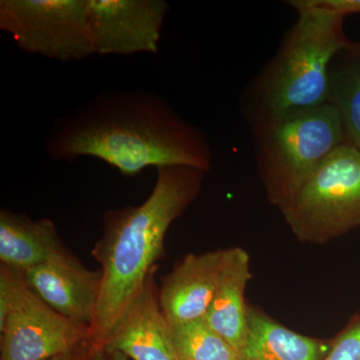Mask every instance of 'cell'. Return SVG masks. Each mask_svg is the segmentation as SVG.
Segmentation results:
<instances>
[{
	"label": "cell",
	"instance_id": "9a60e30c",
	"mask_svg": "<svg viewBox=\"0 0 360 360\" xmlns=\"http://www.w3.org/2000/svg\"><path fill=\"white\" fill-rule=\"evenodd\" d=\"M326 103L340 113L347 143L360 150V42L350 41L331 60Z\"/></svg>",
	"mask_w": 360,
	"mask_h": 360
},
{
	"label": "cell",
	"instance_id": "277c9868",
	"mask_svg": "<svg viewBox=\"0 0 360 360\" xmlns=\"http://www.w3.org/2000/svg\"><path fill=\"white\" fill-rule=\"evenodd\" d=\"M250 127L267 198L278 207L347 143L340 113L328 103L269 116Z\"/></svg>",
	"mask_w": 360,
	"mask_h": 360
},
{
	"label": "cell",
	"instance_id": "ba28073f",
	"mask_svg": "<svg viewBox=\"0 0 360 360\" xmlns=\"http://www.w3.org/2000/svg\"><path fill=\"white\" fill-rule=\"evenodd\" d=\"M94 54L158 53L165 0H87Z\"/></svg>",
	"mask_w": 360,
	"mask_h": 360
},
{
	"label": "cell",
	"instance_id": "7a4b0ae2",
	"mask_svg": "<svg viewBox=\"0 0 360 360\" xmlns=\"http://www.w3.org/2000/svg\"><path fill=\"white\" fill-rule=\"evenodd\" d=\"M205 172L191 167L158 168L150 195L141 205L110 210L91 251L101 271V291L89 345L103 347L116 323L139 297L165 255V236L198 198Z\"/></svg>",
	"mask_w": 360,
	"mask_h": 360
},
{
	"label": "cell",
	"instance_id": "30bf717a",
	"mask_svg": "<svg viewBox=\"0 0 360 360\" xmlns=\"http://www.w3.org/2000/svg\"><path fill=\"white\" fill-rule=\"evenodd\" d=\"M226 250L191 253L162 279L160 304L169 326L203 319L212 304Z\"/></svg>",
	"mask_w": 360,
	"mask_h": 360
},
{
	"label": "cell",
	"instance_id": "5b68a950",
	"mask_svg": "<svg viewBox=\"0 0 360 360\" xmlns=\"http://www.w3.org/2000/svg\"><path fill=\"white\" fill-rule=\"evenodd\" d=\"M279 208L307 243H326L360 226V150L341 146Z\"/></svg>",
	"mask_w": 360,
	"mask_h": 360
},
{
	"label": "cell",
	"instance_id": "e0dca14e",
	"mask_svg": "<svg viewBox=\"0 0 360 360\" xmlns=\"http://www.w3.org/2000/svg\"><path fill=\"white\" fill-rule=\"evenodd\" d=\"M322 360H360V316L352 321Z\"/></svg>",
	"mask_w": 360,
	"mask_h": 360
},
{
	"label": "cell",
	"instance_id": "3957f363",
	"mask_svg": "<svg viewBox=\"0 0 360 360\" xmlns=\"http://www.w3.org/2000/svg\"><path fill=\"white\" fill-rule=\"evenodd\" d=\"M297 20L284 35L271 60L248 85L241 110L248 123L288 111L326 103L328 68L350 44L345 16L288 0Z\"/></svg>",
	"mask_w": 360,
	"mask_h": 360
},
{
	"label": "cell",
	"instance_id": "52a82bcc",
	"mask_svg": "<svg viewBox=\"0 0 360 360\" xmlns=\"http://www.w3.org/2000/svg\"><path fill=\"white\" fill-rule=\"evenodd\" d=\"M0 30L23 51L61 63L94 54L87 0H1Z\"/></svg>",
	"mask_w": 360,
	"mask_h": 360
},
{
	"label": "cell",
	"instance_id": "5bb4252c",
	"mask_svg": "<svg viewBox=\"0 0 360 360\" xmlns=\"http://www.w3.org/2000/svg\"><path fill=\"white\" fill-rule=\"evenodd\" d=\"M248 323L243 360H322L323 343L298 335L259 310L248 307Z\"/></svg>",
	"mask_w": 360,
	"mask_h": 360
},
{
	"label": "cell",
	"instance_id": "d6986e66",
	"mask_svg": "<svg viewBox=\"0 0 360 360\" xmlns=\"http://www.w3.org/2000/svg\"><path fill=\"white\" fill-rule=\"evenodd\" d=\"M87 360H129L127 355L108 347H92L89 345Z\"/></svg>",
	"mask_w": 360,
	"mask_h": 360
},
{
	"label": "cell",
	"instance_id": "8992f818",
	"mask_svg": "<svg viewBox=\"0 0 360 360\" xmlns=\"http://www.w3.org/2000/svg\"><path fill=\"white\" fill-rule=\"evenodd\" d=\"M0 335V360H49L89 342L90 328L52 309L23 274L1 264Z\"/></svg>",
	"mask_w": 360,
	"mask_h": 360
},
{
	"label": "cell",
	"instance_id": "7c38bea8",
	"mask_svg": "<svg viewBox=\"0 0 360 360\" xmlns=\"http://www.w3.org/2000/svg\"><path fill=\"white\" fill-rule=\"evenodd\" d=\"M251 277L248 253L240 248H227L214 297L203 317L239 354L248 335L245 295Z\"/></svg>",
	"mask_w": 360,
	"mask_h": 360
},
{
	"label": "cell",
	"instance_id": "2e32d148",
	"mask_svg": "<svg viewBox=\"0 0 360 360\" xmlns=\"http://www.w3.org/2000/svg\"><path fill=\"white\" fill-rule=\"evenodd\" d=\"M170 338L179 360H243L205 319L170 326Z\"/></svg>",
	"mask_w": 360,
	"mask_h": 360
},
{
	"label": "cell",
	"instance_id": "ac0fdd59",
	"mask_svg": "<svg viewBox=\"0 0 360 360\" xmlns=\"http://www.w3.org/2000/svg\"><path fill=\"white\" fill-rule=\"evenodd\" d=\"M300 6L321 9L347 18L349 14H360V0H296Z\"/></svg>",
	"mask_w": 360,
	"mask_h": 360
},
{
	"label": "cell",
	"instance_id": "6da1fadb",
	"mask_svg": "<svg viewBox=\"0 0 360 360\" xmlns=\"http://www.w3.org/2000/svg\"><path fill=\"white\" fill-rule=\"evenodd\" d=\"M54 160L89 156L125 176L144 168L191 167L207 172L212 150L202 130L160 96L143 90L101 94L61 118L46 139Z\"/></svg>",
	"mask_w": 360,
	"mask_h": 360
},
{
	"label": "cell",
	"instance_id": "4fadbf2b",
	"mask_svg": "<svg viewBox=\"0 0 360 360\" xmlns=\"http://www.w3.org/2000/svg\"><path fill=\"white\" fill-rule=\"evenodd\" d=\"M68 252L51 220L0 212V264L4 266L25 274Z\"/></svg>",
	"mask_w": 360,
	"mask_h": 360
},
{
	"label": "cell",
	"instance_id": "8fae6325",
	"mask_svg": "<svg viewBox=\"0 0 360 360\" xmlns=\"http://www.w3.org/2000/svg\"><path fill=\"white\" fill-rule=\"evenodd\" d=\"M158 265L149 274L146 286L112 329L105 345L132 360H179L170 326L160 304V288L155 276Z\"/></svg>",
	"mask_w": 360,
	"mask_h": 360
},
{
	"label": "cell",
	"instance_id": "ffe728a7",
	"mask_svg": "<svg viewBox=\"0 0 360 360\" xmlns=\"http://www.w3.org/2000/svg\"><path fill=\"white\" fill-rule=\"evenodd\" d=\"M89 342L85 343L82 347L68 352V354L58 355L49 360H87L89 355Z\"/></svg>",
	"mask_w": 360,
	"mask_h": 360
},
{
	"label": "cell",
	"instance_id": "9c48e42d",
	"mask_svg": "<svg viewBox=\"0 0 360 360\" xmlns=\"http://www.w3.org/2000/svg\"><path fill=\"white\" fill-rule=\"evenodd\" d=\"M42 302L70 321L91 328L101 291V271H92L68 252L23 274Z\"/></svg>",
	"mask_w": 360,
	"mask_h": 360
}]
</instances>
